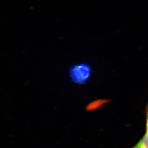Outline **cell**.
Instances as JSON below:
<instances>
[{"label": "cell", "instance_id": "1", "mask_svg": "<svg viewBox=\"0 0 148 148\" xmlns=\"http://www.w3.org/2000/svg\"><path fill=\"white\" fill-rule=\"evenodd\" d=\"M69 77L72 82L84 85L91 77L92 69L88 64H75L69 68Z\"/></svg>", "mask_w": 148, "mask_h": 148}, {"label": "cell", "instance_id": "3", "mask_svg": "<svg viewBox=\"0 0 148 148\" xmlns=\"http://www.w3.org/2000/svg\"><path fill=\"white\" fill-rule=\"evenodd\" d=\"M147 132H148V110L147 111Z\"/></svg>", "mask_w": 148, "mask_h": 148}, {"label": "cell", "instance_id": "2", "mask_svg": "<svg viewBox=\"0 0 148 148\" xmlns=\"http://www.w3.org/2000/svg\"><path fill=\"white\" fill-rule=\"evenodd\" d=\"M132 148H148V132H146L143 137Z\"/></svg>", "mask_w": 148, "mask_h": 148}]
</instances>
